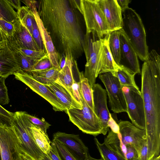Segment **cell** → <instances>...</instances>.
Instances as JSON below:
<instances>
[{"instance_id":"cell-1","label":"cell","mask_w":160,"mask_h":160,"mask_svg":"<svg viewBox=\"0 0 160 160\" xmlns=\"http://www.w3.org/2000/svg\"><path fill=\"white\" fill-rule=\"evenodd\" d=\"M38 13L60 56L80 57L85 48V34L72 0H42Z\"/></svg>"},{"instance_id":"cell-2","label":"cell","mask_w":160,"mask_h":160,"mask_svg":"<svg viewBox=\"0 0 160 160\" xmlns=\"http://www.w3.org/2000/svg\"><path fill=\"white\" fill-rule=\"evenodd\" d=\"M141 75L148 158L152 160L160 151V56L155 50L149 52Z\"/></svg>"},{"instance_id":"cell-3","label":"cell","mask_w":160,"mask_h":160,"mask_svg":"<svg viewBox=\"0 0 160 160\" xmlns=\"http://www.w3.org/2000/svg\"><path fill=\"white\" fill-rule=\"evenodd\" d=\"M123 30L138 57L145 61L148 56L145 29L139 15L133 9L128 8L122 13Z\"/></svg>"},{"instance_id":"cell-4","label":"cell","mask_w":160,"mask_h":160,"mask_svg":"<svg viewBox=\"0 0 160 160\" xmlns=\"http://www.w3.org/2000/svg\"><path fill=\"white\" fill-rule=\"evenodd\" d=\"M75 9L79 10L84 19L86 33L97 34L99 39L110 32L105 16L98 0H72Z\"/></svg>"},{"instance_id":"cell-5","label":"cell","mask_w":160,"mask_h":160,"mask_svg":"<svg viewBox=\"0 0 160 160\" xmlns=\"http://www.w3.org/2000/svg\"><path fill=\"white\" fill-rule=\"evenodd\" d=\"M11 123L21 147L34 160H41L45 154L36 143L30 128L31 123L22 111L14 112Z\"/></svg>"},{"instance_id":"cell-6","label":"cell","mask_w":160,"mask_h":160,"mask_svg":"<svg viewBox=\"0 0 160 160\" xmlns=\"http://www.w3.org/2000/svg\"><path fill=\"white\" fill-rule=\"evenodd\" d=\"M81 96L82 108H72L67 110L66 112L69 117V120L82 132L97 136L101 134V122L85 102L82 95Z\"/></svg>"},{"instance_id":"cell-7","label":"cell","mask_w":160,"mask_h":160,"mask_svg":"<svg viewBox=\"0 0 160 160\" xmlns=\"http://www.w3.org/2000/svg\"><path fill=\"white\" fill-rule=\"evenodd\" d=\"M104 38L98 39L92 36L86 39L84 51L87 62L83 73L92 87L99 74Z\"/></svg>"},{"instance_id":"cell-8","label":"cell","mask_w":160,"mask_h":160,"mask_svg":"<svg viewBox=\"0 0 160 160\" xmlns=\"http://www.w3.org/2000/svg\"><path fill=\"white\" fill-rule=\"evenodd\" d=\"M126 102L127 112L132 123L137 128L145 129V116L143 101L141 92L132 87L122 88Z\"/></svg>"},{"instance_id":"cell-9","label":"cell","mask_w":160,"mask_h":160,"mask_svg":"<svg viewBox=\"0 0 160 160\" xmlns=\"http://www.w3.org/2000/svg\"><path fill=\"white\" fill-rule=\"evenodd\" d=\"M103 83L108 96L111 110L115 113L127 112L124 96L118 78L111 72H105L98 75Z\"/></svg>"},{"instance_id":"cell-10","label":"cell","mask_w":160,"mask_h":160,"mask_svg":"<svg viewBox=\"0 0 160 160\" xmlns=\"http://www.w3.org/2000/svg\"><path fill=\"white\" fill-rule=\"evenodd\" d=\"M13 74L17 80L24 83L49 102L54 110L66 112V109L56 96L45 85L34 79L31 74L20 69Z\"/></svg>"},{"instance_id":"cell-11","label":"cell","mask_w":160,"mask_h":160,"mask_svg":"<svg viewBox=\"0 0 160 160\" xmlns=\"http://www.w3.org/2000/svg\"><path fill=\"white\" fill-rule=\"evenodd\" d=\"M20 145L18 139L12 127H0L1 160H21Z\"/></svg>"},{"instance_id":"cell-12","label":"cell","mask_w":160,"mask_h":160,"mask_svg":"<svg viewBox=\"0 0 160 160\" xmlns=\"http://www.w3.org/2000/svg\"><path fill=\"white\" fill-rule=\"evenodd\" d=\"M37 1L27 0L25 2L33 14L46 52L53 68L59 69L60 55L56 50L50 35L44 28L36 6Z\"/></svg>"},{"instance_id":"cell-13","label":"cell","mask_w":160,"mask_h":160,"mask_svg":"<svg viewBox=\"0 0 160 160\" xmlns=\"http://www.w3.org/2000/svg\"><path fill=\"white\" fill-rule=\"evenodd\" d=\"M119 39L120 56L119 66L125 68L135 75L141 74L137 54L122 28Z\"/></svg>"},{"instance_id":"cell-14","label":"cell","mask_w":160,"mask_h":160,"mask_svg":"<svg viewBox=\"0 0 160 160\" xmlns=\"http://www.w3.org/2000/svg\"><path fill=\"white\" fill-rule=\"evenodd\" d=\"M53 139L62 144L77 160H86L88 149L78 135L60 132L53 134Z\"/></svg>"},{"instance_id":"cell-15","label":"cell","mask_w":160,"mask_h":160,"mask_svg":"<svg viewBox=\"0 0 160 160\" xmlns=\"http://www.w3.org/2000/svg\"><path fill=\"white\" fill-rule=\"evenodd\" d=\"M118 124L122 143L134 147L139 155L143 144L146 141L145 129H140L127 121L120 120Z\"/></svg>"},{"instance_id":"cell-16","label":"cell","mask_w":160,"mask_h":160,"mask_svg":"<svg viewBox=\"0 0 160 160\" xmlns=\"http://www.w3.org/2000/svg\"><path fill=\"white\" fill-rule=\"evenodd\" d=\"M92 88L94 112L101 122V134L105 135L109 130L107 122L110 113L107 104V92L98 83L95 84Z\"/></svg>"},{"instance_id":"cell-17","label":"cell","mask_w":160,"mask_h":160,"mask_svg":"<svg viewBox=\"0 0 160 160\" xmlns=\"http://www.w3.org/2000/svg\"><path fill=\"white\" fill-rule=\"evenodd\" d=\"M14 25L15 31L13 35L7 38V43L9 47L42 51L19 20Z\"/></svg>"},{"instance_id":"cell-18","label":"cell","mask_w":160,"mask_h":160,"mask_svg":"<svg viewBox=\"0 0 160 160\" xmlns=\"http://www.w3.org/2000/svg\"><path fill=\"white\" fill-rule=\"evenodd\" d=\"M109 26L110 32L120 29L123 25L121 9L117 0H98Z\"/></svg>"},{"instance_id":"cell-19","label":"cell","mask_w":160,"mask_h":160,"mask_svg":"<svg viewBox=\"0 0 160 160\" xmlns=\"http://www.w3.org/2000/svg\"><path fill=\"white\" fill-rule=\"evenodd\" d=\"M20 69L17 53L10 49L7 40L0 51V76L5 79Z\"/></svg>"},{"instance_id":"cell-20","label":"cell","mask_w":160,"mask_h":160,"mask_svg":"<svg viewBox=\"0 0 160 160\" xmlns=\"http://www.w3.org/2000/svg\"><path fill=\"white\" fill-rule=\"evenodd\" d=\"M45 85L56 96L66 110L72 108H82V106L60 84L53 82Z\"/></svg>"},{"instance_id":"cell-21","label":"cell","mask_w":160,"mask_h":160,"mask_svg":"<svg viewBox=\"0 0 160 160\" xmlns=\"http://www.w3.org/2000/svg\"><path fill=\"white\" fill-rule=\"evenodd\" d=\"M73 67V59L69 56L66 57L65 64L60 70L58 78L56 82L64 87L74 98L72 93V86L74 82L76 80L74 77Z\"/></svg>"},{"instance_id":"cell-22","label":"cell","mask_w":160,"mask_h":160,"mask_svg":"<svg viewBox=\"0 0 160 160\" xmlns=\"http://www.w3.org/2000/svg\"><path fill=\"white\" fill-rule=\"evenodd\" d=\"M109 34L104 38L99 74L115 71L120 67L114 61L109 50L108 44Z\"/></svg>"},{"instance_id":"cell-23","label":"cell","mask_w":160,"mask_h":160,"mask_svg":"<svg viewBox=\"0 0 160 160\" xmlns=\"http://www.w3.org/2000/svg\"><path fill=\"white\" fill-rule=\"evenodd\" d=\"M30 128L37 145L44 153L48 154L50 150L51 142L48 135L32 123Z\"/></svg>"},{"instance_id":"cell-24","label":"cell","mask_w":160,"mask_h":160,"mask_svg":"<svg viewBox=\"0 0 160 160\" xmlns=\"http://www.w3.org/2000/svg\"><path fill=\"white\" fill-rule=\"evenodd\" d=\"M94 140L102 160H127L112 148L105 138L102 143H101L96 138Z\"/></svg>"},{"instance_id":"cell-25","label":"cell","mask_w":160,"mask_h":160,"mask_svg":"<svg viewBox=\"0 0 160 160\" xmlns=\"http://www.w3.org/2000/svg\"><path fill=\"white\" fill-rule=\"evenodd\" d=\"M121 29L110 33L108 40V46L111 55L115 63L119 66L120 56L119 37Z\"/></svg>"},{"instance_id":"cell-26","label":"cell","mask_w":160,"mask_h":160,"mask_svg":"<svg viewBox=\"0 0 160 160\" xmlns=\"http://www.w3.org/2000/svg\"><path fill=\"white\" fill-rule=\"evenodd\" d=\"M79 77L80 88L81 95L85 102L94 112L92 87L90 85L87 79L84 76L83 72L79 71Z\"/></svg>"},{"instance_id":"cell-27","label":"cell","mask_w":160,"mask_h":160,"mask_svg":"<svg viewBox=\"0 0 160 160\" xmlns=\"http://www.w3.org/2000/svg\"><path fill=\"white\" fill-rule=\"evenodd\" d=\"M60 70L52 68L49 69L32 73V75L36 80L44 85L49 84L57 80Z\"/></svg>"},{"instance_id":"cell-28","label":"cell","mask_w":160,"mask_h":160,"mask_svg":"<svg viewBox=\"0 0 160 160\" xmlns=\"http://www.w3.org/2000/svg\"><path fill=\"white\" fill-rule=\"evenodd\" d=\"M111 72L118 78L122 87H132L139 89L134 80L135 75L131 73L125 68L120 67L116 71Z\"/></svg>"},{"instance_id":"cell-29","label":"cell","mask_w":160,"mask_h":160,"mask_svg":"<svg viewBox=\"0 0 160 160\" xmlns=\"http://www.w3.org/2000/svg\"><path fill=\"white\" fill-rule=\"evenodd\" d=\"M0 19L13 24L19 20L17 12L8 0H0Z\"/></svg>"},{"instance_id":"cell-30","label":"cell","mask_w":160,"mask_h":160,"mask_svg":"<svg viewBox=\"0 0 160 160\" xmlns=\"http://www.w3.org/2000/svg\"><path fill=\"white\" fill-rule=\"evenodd\" d=\"M17 13L20 22L32 36L33 22L34 19L32 12L28 7L23 6L17 11Z\"/></svg>"},{"instance_id":"cell-31","label":"cell","mask_w":160,"mask_h":160,"mask_svg":"<svg viewBox=\"0 0 160 160\" xmlns=\"http://www.w3.org/2000/svg\"><path fill=\"white\" fill-rule=\"evenodd\" d=\"M15 52L19 60L20 69L31 74L32 69L38 60H34L20 52Z\"/></svg>"},{"instance_id":"cell-32","label":"cell","mask_w":160,"mask_h":160,"mask_svg":"<svg viewBox=\"0 0 160 160\" xmlns=\"http://www.w3.org/2000/svg\"><path fill=\"white\" fill-rule=\"evenodd\" d=\"M9 47L14 52H20L27 57L35 60L40 59L47 54L45 50L38 51L23 48Z\"/></svg>"},{"instance_id":"cell-33","label":"cell","mask_w":160,"mask_h":160,"mask_svg":"<svg viewBox=\"0 0 160 160\" xmlns=\"http://www.w3.org/2000/svg\"><path fill=\"white\" fill-rule=\"evenodd\" d=\"M23 115L33 125L38 128L42 130L45 134H47V130L51 125L46 121L44 118L40 119L35 116L31 115L25 111H22Z\"/></svg>"},{"instance_id":"cell-34","label":"cell","mask_w":160,"mask_h":160,"mask_svg":"<svg viewBox=\"0 0 160 160\" xmlns=\"http://www.w3.org/2000/svg\"><path fill=\"white\" fill-rule=\"evenodd\" d=\"M52 68V64L47 54L42 58L38 60L32 69L31 74L44 71Z\"/></svg>"},{"instance_id":"cell-35","label":"cell","mask_w":160,"mask_h":160,"mask_svg":"<svg viewBox=\"0 0 160 160\" xmlns=\"http://www.w3.org/2000/svg\"><path fill=\"white\" fill-rule=\"evenodd\" d=\"M5 78L0 77V105L8 104L9 102L8 89L5 84Z\"/></svg>"},{"instance_id":"cell-36","label":"cell","mask_w":160,"mask_h":160,"mask_svg":"<svg viewBox=\"0 0 160 160\" xmlns=\"http://www.w3.org/2000/svg\"><path fill=\"white\" fill-rule=\"evenodd\" d=\"M52 140L56 145L62 160H77L62 144L56 140Z\"/></svg>"},{"instance_id":"cell-37","label":"cell","mask_w":160,"mask_h":160,"mask_svg":"<svg viewBox=\"0 0 160 160\" xmlns=\"http://www.w3.org/2000/svg\"><path fill=\"white\" fill-rule=\"evenodd\" d=\"M0 27L7 38L13 35L15 31L14 24L0 19Z\"/></svg>"},{"instance_id":"cell-38","label":"cell","mask_w":160,"mask_h":160,"mask_svg":"<svg viewBox=\"0 0 160 160\" xmlns=\"http://www.w3.org/2000/svg\"><path fill=\"white\" fill-rule=\"evenodd\" d=\"M32 36L39 48L41 50H45L35 18L33 22Z\"/></svg>"},{"instance_id":"cell-39","label":"cell","mask_w":160,"mask_h":160,"mask_svg":"<svg viewBox=\"0 0 160 160\" xmlns=\"http://www.w3.org/2000/svg\"><path fill=\"white\" fill-rule=\"evenodd\" d=\"M72 92L73 96L77 102L82 106V97L80 88V82L75 81L72 86Z\"/></svg>"},{"instance_id":"cell-40","label":"cell","mask_w":160,"mask_h":160,"mask_svg":"<svg viewBox=\"0 0 160 160\" xmlns=\"http://www.w3.org/2000/svg\"><path fill=\"white\" fill-rule=\"evenodd\" d=\"M127 152L126 156L127 160H138L139 155L138 151L133 146L126 145Z\"/></svg>"},{"instance_id":"cell-41","label":"cell","mask_w":160,"mask_h":160,"mask_svg":"<svg viewBox=\"0 0 160 160\" xmlns=\"http://www.w3.org/2000/svg\"><path fill=\"white\" fill-rule=\"evenodd\" d=\"M52 160H62L54 142L52 140L51 142V149L47 154Z\"/></svg>"},{"instance_id":"cell-42","label":"cell","mask_w":160,"mask_h":160,"mask_svg":"<svg viewBox=\"0 0 160 160\" xmlns=\"http://www.w3.org/2000/svg\"><path fill=\"white\" fill-rule=\"evenodd\" d=\"M107 124L108 127L110 128V130L113 132L117 134L120 133L119 126L112 118L110 113Z\"/></svg>"},{"instance_id":"cell-43","label":"cell","mask_w":160,"mask_h":160,"mask_svg":"<svg viewBox=\"0 0 160 160\" xmlns=\"http://www.w3.org/2000/svg\"><path fill=\"white\" fill-rule=\"evenodd\" d=\"M138 160H148V149L146 141L143 144L139 154Z\"/></svg>"},{"instance_id":"cell-44","label":"cell","mask_w":160,"mask_h":160,"mask_svg":"<svg viewBox=\"0 0 160 160\" xmlns=\"http://www.w3.org/2000/svg\"><path fill=\"white\" fill-rule=\"evenodd\" d=\"M11 119L0 113V127H11Z\"/></svg>"},{"instance_id":"cell-45","label":"cell","mask_w":160,"mask_h":160,"mask_svg":"<svg viewBox=\"0 0 160 160\" xmlns=\"http://www.w3.org/2000/svg\"><path fill=\"white\" fill-rule=\"evenodd\" d=\"M117 3L120 7L122 13L128 7V4L131 1L130 0H117Z\"/></svg>"},{"instance_id":"cell-46","label":"cell","mask_w":160,"mask_h":160,"mask_svg":"<svg viewBox=\"0 0 160 160\" xmlns=\"http://www.w3.org/2000/svg\"><path fill=\"white\" fill-rule=\"evenodd\" d=\"M20 154L21 160H34L21 147L20 144L19 146Z\"/></svg>"},{"instance_id":"cell-47","label":"cell","mask_w":160,"mask_h":160,"mask_svg":"<svg viewBox=\"0 0 160 160\" xmlns=\"http://www.w3.org/2000/svg\"><path fill=\"white\" fill-rule=\"evenodd\" d=\"M9 3L14 9L18 11L21 6V1L17 0H8Z\"/></svg>"},{"instance_id":"cell-48","label":"cell","mask_w":160,"mask_h":160,"mask_svg":"<svg viewBox=\"0 0 160 160\" xmlns=\"http://www.w3.org/2000/svg\"><path fill=\"white\" fill-rule=\"evenodd\" d=\"M0 113L4 115L12 118L14 113L11 112L6 110L0 105Z\"/></svg>"},{"instance_id":"cell-49","label":"cell","mask_w":160,"mask_h":160,"mask_svg":"<svg viewBox=\"0 0 160 160\" xmlns=\"http://www.w3.org/2000/svg\"><path fill=\"white\" fill-rule=\"evenodd\" d=\"M66 62V57L64 55L60 56L59 62V69L61 70L64 66Z\"/></svg>"},{"instance_id":"cell-50","label":"cell","mask_w":160,"mask_h":160,"mask_svg":"<svg viewBox=\"0 0 160 160\" xmlns=\"http://www.w3.org/2000/svg\"><path fill=\"white\" fill-rule=\"evenodd\" d=\"M7 40V38L0 27V42Z\"/></svg>"},{"instance_id":"cell-51","label":"cell","mask_w":160,"mask_h":160,"mask_svg":"<svg viewBox=\"0 0 160 160\" xmlns=\"http://www.w3.org/2000/svg\"><path fill=\"white\" fill-rule=\"evenodd\" d=\"M86 160H102V159L101 158L99 159H97L93 158L91 157L89 154Z\"/></svg>"},{"instance_id":"cell-52","label":"cell","mask_w":160,"mask_h":160,"mask_svg":"<svg viewBox=\"0 0 160 160\" xmlns=\"http://www.w3.org/2000/svg\"><path fill=\"white\" fill-rule=\"evenodd\" d=\"M41 160H52L48 155L45 154Z\"/></svg>"},{"instance_id":"cell-53","label":"cell","mask_w":160,"mask_h":160,"mask_svg":"<svg viewBox=\"0 0 160 160\" xmlns=\"http://www.w3.org/2000/svg\"><path fill=\"white\" fill-rule=\"evenodd\" d=\"M152 160H160V155L154 158Z\"/></svg>"},{"instance_id":"cell-54","label":"cell","mask_w":160,"mask_h":160,"mask_svg":"<svg viewBox=\"0 0 160 160\" xmlns=\"http://www.w3.org/2000/svg\"><path fill=\"white\" fill-rule=\"evenodd\" d=\"M90 34H91V33H90ZM88 34H85V36H86V35H88ZM93 35V36H96V37H97V36H95H95H94V35ZM98 39H99V38H98Z\"/></svg>"},{"instance_id":"cell-55","label":"cell","mask_w":160,"mask_h":160,"mask_svg":"<svg viewBox=\"0 0 160 160\" xmlns=\"http://www.w3.org/2000/svg\"><path fill=\"white\" fill-rule=\"evenodd\" d=\"M0 160H1L0 155Z\"/></svg>"},{"instance_id":"cell-56","label":"cell","mask_w":160,"mask_h":160,"mask_svg":"<svg viewBox=\"0 0 160 160\" xmlns=\"http://www.w3.org/2000/svg\"></svg>"}]
</instances>
